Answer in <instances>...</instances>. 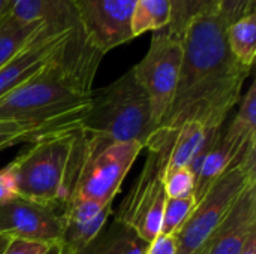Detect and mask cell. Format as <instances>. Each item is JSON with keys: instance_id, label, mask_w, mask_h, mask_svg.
<instances>
[{"instance_id": "1", "label": "cell", "mask_w": 256, "mask_h": 254, "mask_svg": "<svg viewBox=\"0 0 256 254\" xmlns=\"http://www.w3.org/2000/svg\"><path fill=\"white\" fill-rule=\"evenodd\" d=\"M252 69L230 51L226 25L219 15L194 21L183 37V63L174 100L162 120L164 127L196 121L218 132L242 99Z\"/></svg>"}, {"instance_id": "2", "label": "cell", "mask_w": 256, "mask_h": 254, "mask_svg": "<svg viewBox=\"0 0 256 254\" xmlns=\"http://www.w3.org/2000/svg\"><path fill=\"white\" fill-rule=\"evenodd\" d=\"M104 55L78 24L52 61L0 97V123L78 124L90 105L92 85Z\"/></svg>"}, {"instance_id": "3", "label": "cell", "mask_w": 256, "mask_h": 254, "mask_svg": "<svg viewBox=\"0 0 256 254\" xmlns=\"http://www.w3.org/2000/svg\"><path fill=\"white\" fill-rule=\"evenodd\" d=\"M87 133L72 124L30 142L9 165L20 196L63 210L74 196L84 163Z\"/></svg>"}, {"instance_id": "4", "label": "cell", "mask_w": 256, "mask_h": 254, "mask_svg": "<svg viewBox=\"0 0 256 254\" xmlns=\"http://www.w3.org/2000/svg\"><path fill=\"white\" fill-rule=\"evenodd\" d=\"M78 126L87 135L102 136L112 142H138L144 148L159 127L153 120L150 99L134 69L110 85L92 91L90 105Z\"/></svg>"}, {"instance_id": "5", "label": "cell", "mask_w": 256, "mask_h": 254, "mask_svg": "<svg viewBox=\"0 0 256 254\" xmlns=\"http://www.w3.org/2000/svg\"><path fill=\"white\" fill-rule=\"evenodd\" d=\"M172 129L159 126L148 138V156L136 181L122 201L114 222L132 229L142 241L152 243L162 228L166 193L164 175L168 169Z\"/></svg>"}, {"instance_id": "6", "label": "cell", "mask_w": 256, "mask_h": 254, "mask_svg": "<svg viewBox=\"0 0 256 254\" xmlns=\"http://www.w3.org/2000/svg\"><path fill=\"white\" fill-rule=\"evenodd\" d=\"M252 183H256V145L250 147L242 162L224 174L196 202L192 214L176 235L177 254H198L243 190Z\"/></svg>"}, {"instance_id": "7", "label": "cell", "mask_w": 256, "mask_h": 254, "mask_svg": "<svg viewBox=\"0 0 256 254\" xmlns=\"http://www.w3.org/2000/svg\"><path fill=\"white\" fill-rule=\"evenodd\" d=\"M142 150L138 142H112L87 135L86 157L74 196L111 205Z\"/></svg>"}, {"instance_id": "8", "label": "cell", "mask_w": 256, "mask_h": 254, "mask_svg": "<svg viewBox=\"0 0 256 254\" xmlns=\"http://www.w3.org/2000/svg\"><path fill=\"white\" fill-rule=\"evenodd\" d=\"M183 63V40L171 36L166 28L154 31L146 57L134 66V73L147 93L153 120L160 126L178 85Z\"/></svg>"}, {"instance_id": "9", "label": "cell", "mask_w": 256, "mask_h": 254, "mask_svg": "<svg viewBox=\"0 0 256 254\" xmlns=\"http://www.w3.org/2000/svg\"><path fill=\"white\" fill-rule=\"evenodd\" d=\"M87 39L102 52L134 39L130 19L138 0H70Z\"/></svg>"}, {"instance_id": "10", "label": "cell", "mask_w": 256, "mask_h": 254, "mask_svg": "<svg viewBox=\"0 0 256 254\" xmlns=\"http://www.w3.org/2000/svg\"><path fill=\"white\" fill-rule=\"evenodd\" d=\"M78 24L48 22L14 58L2 66L0 97L28 81L52 61L69 42Z\"/></svg>"}, {"instance_id": "11", "label": "cell", "mask_w": 256, "mask_h": 254, "mask_svg": "<svg viewBox=\"0 0 256 254\" xmlns=\"http://www.w3.org/2000/svg\"><path fill=\"white\" fill-rule=\"evenodd\" d=\"M62 234L60 210L24 196L0 202V237L54 244L62 241Z\"/></svg>"}, {"instance_id": "12", "label": "cell", "mask_w": 256, "mask_h": 254, "mask_svg": "<svg viewBox=\"0 0 256 254\" xmlns=\"http://www.w3.org/2000/svg\"><path fill=\"white\" fill-rule=\"evenodd\" d=\"M256 232V183L249 184L198 254H240Z\"/></svg>"}, {"instance_id": "13", "label": "cell", "mask_w": 256, "mask_h": 254, "mask_svg": "<svg viewBox=\"0 0 256 254\" xmlns=\"http://www.w3.org/2000/svg\"><path fill=\"white\" fill-rule=\"evenodd\" d=\"M112 213L111 205L74 196L62 210V243L80 254L105 228Z\"/></svg>"}, {"instance_id": "14", "label": "cell", "mask_w": 256, "mask_h": 254, "mask_svg": "<svg viewBox=\"0 0 256 254\" xmlns=\"http://www.w3.org/2000/svg\"><path fill=\"white\" fill-rule=\"evenodd\" d=\"M22 22L78 24L70 0H9L6 15Z\"/></svg>"}, {"instance_id": "15", "label": "cell", "mask_w": 256, "mask_h": 254, "mask_svg": "<svg viewBox=\"0 0 256 254\" xmlns=\"http://www.w3.org/2000/svg\"><path fill=\"white\" fill-rule=\"evenodd\" d=\"M147 246L132 229L114 222L80 254H146Z\"/></svg>"}, {"instance_id": "16", "label": "cell", "mask_w": 256, "mask_h": 254, "mask_svg": "<svg viewBox=\"0 0 256 254\" xmlns=\"http://www.w3.org/2000/svg\"><path fill=\"white\" fill-rule=\"evenodd\" d=\"M172 138L170 147V168H189L194 157L201 150L207 138V130L196 121H189L180 127H171Z\"/></svg>"}, {"instance_id": "17", "label": "cell", "mask_w": 256, "mask_h": 254, "mask_svg": "<svg viewBox=\"0 0 256 254\" xmlns=\"http://www.w3.org/2000/svg\"><path fill=\"white\" fill-rule=\"evenodd\" d=\"M48 22H22L4 16L0 22V67L14 58Z\"/></svg>"}, {"instance_id": "18", "label": "cell", "mask_w": 256, "mask_h": 254, "mask_svg": "<svg viewBox=\"0 0 256 254\" xmlns=\"http://www.w3.org/2000/svg\"><path fill=\"white\" fill-rule=\"evenodd\" d=\"M172 6L170 0H138L130 19L134 39L147 33L159 31L170 25Z\"/></svg>"}, {"instance_id": "19", "label": "cell", "mask_w": 256, "mask_h": 254, "mask_svg": "<svg viewBox=\"0 0 256 254\" xmlns=\"http://www.w3.org/2000/svg\"><path fill=\"white\" fill-rule=\"evenodd\" d=\"M226 40L232 55L246 67H254L256 55V12L226 27Z\"/></svg>"}, {"instance_id": "20", "label": "cell", "mask_w": 256, "mask_h": 254, "mask_svg": "<svg viewBox=\"0 0 256 254\" xmlns=\"http://www.w3.org/2000/svg\"><path fill=\"white\" fill-rule=\"evenodd\" d=\"M219 10L220 0H176L166 31L171 36L183 40L188 27L194 21L202 16L219 15Z\"/></svg>"}, {"instance_id": "21", "label": "cell", "mask_w": 256, "mask_h": 254, "mask_svg": "<svg viewBox=\"0 0 256 254\" xmlns=\"http://www.w3.org/2000/svg\"><path fill=\"white\" fill-rule=\"evenodd\" d=\"M72 126V124H69ZM68 126L54 124H20V123H0V151L10 148L16 144L33 142L40 136L56 132Z\"/></svg>"}, {"instance_id": "22", "label": "cell", "mask_w": 256, "mask_h": 254, "mask_svg": "<svg viewBox=\"0 0 256 254\" xmlns=\"http://www.w3.org/2000/svg\"><path fill=\"white\" fill-rule=\"evenodd\" d=\"M196 205V201L194 196L184 198V199H172L168 198L165 208H164V217H162V228L160 234L165 235H177L189 216L192 214L194 208Z\"/></svg>"}, {"instance_id": "23", "label": "cell", "mask_w": 256, "mask_h": 254, "mask_svg": "<svg viewBox=\"0 0 256 254\" xmlns=\"http://www.w3.org/2000/svg\"><path fill=\"white\" fill-rule=\"evenodd\" d=\"M164 186L166 198L184 199L194 196L195 175L189 168H170L164 175Z\"/></svg>"}, {"instance_id": "24", "label": "cell", "mask_w": 256, "mask_h": 254, "mask_svg": "<svg viewBox=\"0 0 256 254\" xmlns=\"http://www.w3.org/2000/svg\"><path fill=\"white\" fill-rule=\"evenodd\" d=\"M256 0H220L219 16L225 25H231L240 18L255 12Z\"/></svg>"}, {"instance_id": "25", "label": "cell", "mask_w": 256, "mask_h": 254, "mask_svg": "<svg viewBox=\"0 0 256 254\" xmlns=\"http://www.w3.org/2000/svg\"><path fill=\"white\" fill-rule=\"evenodd\" d=\"M56 244V243H54ZM52 244L30 241L22 238H10L2 254H46Z\"/></svg>"}, {"instance_id": "26", "label": "cell", "mask_w": 256, "mask_h": 254, "mask_svg": "<svg viewBox=\"0 0 256 254\" xmlns=\"http://www.w3.org/2000/svg\"><path fill=\"white\" fill-rule=\"evenodd\" d=\"M20 196L16 178L10 165L0 169V202H8Z\"/></svg>"}, {"instance_id": "27", "label": "cell", "mask_w": 256, "mask_h": 254, "mask_svg": "<svg viewBox=\"0 0 256 254\" xmlns=\"http://www.w3.org/2000/svg\"><path fill=\"white\" fill-rule=\"evenodd\" d=\"M146 254H177L176 235L159 234L152 243H148Z\"/></svg>"}, {"instance_id": "28", "label": "cell", "mask_w": 256, "mask_h": 254, "mask_svg": "<svg viewBox=\"0 0 256 254\" xmlns=\"http://www.w3.org/2000/svg\"><path fill=\"white\" fill-rule=\"evenodd\" d=\"M46 254H76L75 252H72L69 247H66L62 241L56 243L50 247V250L46 252Z\"/></svg>"}, {"instance_id": "29", "label": "cell", "mask_w": 256, "mask_h": 254, "mask_svg": "<svg viewBox=\"0 0 256 254\" xmlns=\"http://www.w3.org/2000/svg\"><path fill=\"white\" fill-rule=\"evenodd\" d=\"M240 254H256V232H254L249 237V240L246 241V244H244Z\"/></svg>"}, {"instance_id": "30", "label": "cell", "mask_w": 256, "mask_h": 254, "mask_svg": "<svg viewBox=\"0 0 256 254\" xmlns=\"http://www.w3.org/2000/svg\"><path fill=\"white\" fill-rule=\"evenodd\" d=\"M8 1H9V0H0V22L3 21V18H4V15H6Z\"/></svg>"}, {"instance_id": "31", "label": "cell", "mask_w": 256, "mask_h": 254, "mask_svg": "<svg viewBox=\"0 0 256 254\" xmlns=\"http://www.w3.org/2000/svg\"><path fill=\"white\" fill-rule=\"evenodd\" d=\"M170 1H171V6H174V1H176V0H170Z\"/></svg>"}]
</instances>
